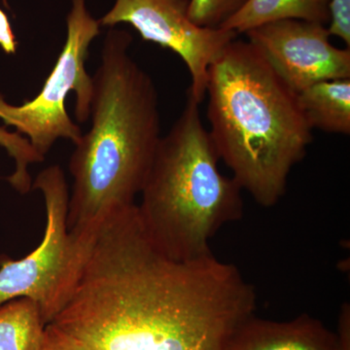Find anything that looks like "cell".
I'll return each instance as SVG.
<instances>
[{
	"label": "cell",
	"mask_w": 350,
	"mask_h": 350,
	"mask_svg": "<svg viewBox=\"0 0 350 350\" xmlns=\"http://www.w3.org/2000/svg\"><path fill=\"white\" fill-rule=\"evenodd\" d=\"M75 280L53 325L84 350H223L256 310L254 288L214 256L177 261L137 204L78 234Z\"/></svg>",
	"instance_id": "obj_1"
},
{
	"label": "cell",
	"mask_w": 350,
	"mask_h": 350,
	"mask_svg": "<svg viewBox=\"0 0 350 350\" xmlns=\"http://www.w3.org/2000/svg\"><path fill=\"white\" fill-rule=\"evenodd\" d=\"M133 36L110 27L93 76L91 129L69 160L73 177L68 229H91L107 214L135 204L161 139L158 93L130 56Z\"/></svg>",
	"instance_id": "obj_2"
},
{
	"label": "cell",
	"mask_w": 350,
	"mask_h": 350,
	"mask_svg": "<svg viewBox=\"0 0 350 350\" xmlns=\"http://www.w3.org/2000/svg\"><path fill=\"white\" fill-rule=\"evenodd\" d=\"M206 94L219 159L258 204L275 206L312 142L297 94L254 45L237 38L209 66Z\"/></svg>",
	"instance_id": "obj_3"
},
{
	"label": "cell",
	"mask_w": 350,
	"mask_h": 350,
	"mask_svg": "<svg viewBox=\"0 0 350 350\" xmlns=\"http://www.w3.org/2000/svg\"><path fill=\"white\" fill-rule=\"evenodd\" d=\"M200 105L187 94L180 116L161 137L137 204L147 234L177 261L213 256L211 239L243 215V190L219 170Z\"/></svg>",
	"instance_id": "obj_4"
},
{
	"label": "cell",
	"mask_w": 350,
	"mask_h": 350,
	"mask_svg": "<svg viewBox=\"0 0 350 350\" xmlns=\"http://www.w3.org/2000/svg\"><path fill=\"white\" fill-rule=\"evenodd\" d=\"M100 33V21L92 16L87 0H71L66 42L38 96L23 105H13L0 94V119L5 126H14L18 133L27 137L32 148L44 159L59 138L75 145L82 137L81 129L66 111V96L75 92L76 119L86 123L91 114L94 82L85 64L90 46Z\"/></svg>",
	"instance_id": "obj_5"
},
{
	"label": "cell",
	"mask_w": 350,
	"mask_h": 350,
	"mask_svg": "<svg viewBox=\"0 0 350 350\" xmlns=\"http://www.w3.org/2000/svg\"><path fill=\"white\" fill-rule=\"evenodd\" d=\"M31 189L40 191L46 208L42 241L23 259L0 266V306L16 298L31 299L45 325L63 308L76 273L79 236L68 229L69 189L63 169L53 165L39 172Z\"/></svg>",
	"instance_id": "obj_6"
},
{
	"label": "cell",
	"mask_w": 350,
	"mask_h": 350,
	"mask_svg": "<svg viewBox=\"0 0 350 350\" xmlns=\"http://www.w3.org/2000/svg\"><path fill=\"white\" fill-rule=\"evenodd\" d=\"M98 21L100 27L130 25L144 41L178 55L191 76L187 94L200 103L206 98L209 66L238 38L234 31L194 24L189 16V0H115Z\"/></svg>",
	"instance_id": "obj_7"
},
{
	"label": "cell",
	"mask_w": 350,
	"mask_h": 350,
	"mask_svg": "<svg viewBox=\"0 0 350 350\" xmlns=\"http://www.w3.org/2000/svg\"><path fill=\"white\" fill-rule=\"evenodd\" d=\"M244 34L296 94L319 82L350 78V47H335L325 25L282 20Z\"/></svg>",
	"instance_id": "obj_8"
},
{
	"label": "cell",
	"mask_w": 350,
	"mask_h": 350,
	"mask_svg": "<svg viewBox=\"0 0 350 350\" xmlns=\"http://www.w3.org/2000/svg\"><path fill=\"white\" fill-rule=\"evenodd\" d=\"M223 350H342L337 334L323 322L304 313L286 322L244 320L228 338Z\"/></svg>",
	"instance_id": "obj_9"
},
{
	"label": "cell",
	"mask_w": 350,
	"mask_h": 350,
	"mask_svg": "<svg viewBox=\"0 0 350 350\" xmlns=\"http://www.w3.org/2000/svg\"><path fill=\"white\" fill-rule=\"evenodd\" d=\"M310 129L337 135L350 133V78L326 80L297 94Z\"/></svg>",
	"instance_id": "obj_10"
},
{
	"label": "cell",
	"mask_w": 350,
	"mask_h": 350,
	"mask_svg": "<svg viewBox=\"0 0 350 350\" xmlns=\"http://www.w3.org/2000/svg\"><path fill=\"white\" fill-rule=\"evenodd\" d=\"M331 0H247L219 29L246 33L260 25L282 20L328 25Z\"/></svg>",
	"instance_id": "obj_11"
},
{
	"label": "cell",
	"mask_w": 350,
	"mask_h": 350,
	"mask_svg": "<svg viewBox=\"0 0 350 350\" xmlns=\"http://www.w3.org/2000/svg\"><path fill=\"white\" fill-rule=\"evenodd\" d=\"M45 323L38 304L27 297L0 306V350H38Z\"/></svg>",
	"instance_id": "obj_12"
},
{
	"label": "cell",
	"mask_w": 350,
	"mask_h": 350,
	"mask_svg": "<svg viewBox=\"0 0 350 350\" xmlns=\"http://www.w3.org/2000/svg\"><path fill=\"white\" fill-rule=\"evenodd\" d=\"M0 146L3 147L8 155L15 161V170L6 180L20 194L25 195L31 191L32 182L29 167L31 163H42L45 159L36 153L27 137L11 133L5 126H0Z\"/></svg>",
	"instance_id": "obj_13"
},
{
	"label": "cell",
	"mask_w": 350,
	"mask_h": 350,
	"mask_svg": "<svg viewBox=\"0 0 350 350\" xmlns=\"http://www.w3.org/2000/svg\"><path fill=\"white\" fill-rule=\"evenodd\" d=\"M247 0H189V16L194 24L206 29H219Z\"/></svg>",
	"instance_id": "obj_14"
},
{
	"label": "cell",
	"mask_w": 350,
	"mask_h": 350,
	"mask_svg": "<svg viewBox=\"0 0 350 350\" xmlns=\"http://www.w3.org/2000/svg\"><path fill=\"white\" fill-rule=\"evenodd\" d=\"M328 31L350 47V0H331Z\"/></svg>",
	"instance_id": "obj_15"
},
{
	"label": "cell",
	"mask_w": 350,
	"mask_h": 350,
	"mask_svg": "<svg viewBox=\"0 0 350 350\" xmlns=\"http://www.w3.org/2000/svg\"><path fill=\"white\" fill-rule=\"evenodd\" d=\"M38 350H84L73 338L53 324H48Z\"/></svg>",
	"instance_id": "obj_16"
},
{
	"label": "cell",
	"mask_w": 350,
	"mask_h": 350,
	"mask_svg": "<svg viewBox=\"0 0 350 350\" xmlns=\"http://www.w3.org/2000/svg\"><path fill=\"white\" fill-rule=\"evenodd\" d=\"M18 45L8 16L0 8V47L6 55H15Z\"/></svg>",
	"instance_id": "obj_17"
},
{
	"label": "cell",
	"mask_w": 350,
	"mask_h": 350,
	"mask_svg": "<svg viewBox=\"0 0 350 350\" xmlns=\"http://www.w3.org/2000/svg\"><path fill=\"white\" fill-rule=\"evenodd\" d=\"M4 6L6 7V8L10 9V7H9L8 2H7V0H3Z\"/></svg>",
	"instance_id": "obj_18"
}]
</instances>
